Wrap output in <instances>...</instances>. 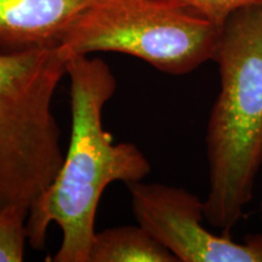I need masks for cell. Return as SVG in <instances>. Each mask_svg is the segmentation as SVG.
I'll list each match as a JSON object with an SVG mask.
<instances>
[{
	"label": "cell",
	"instance_id": "obj_1",
	"mask_svg": "<svg viewBox=\"0 0 262 262\" xmlns=\"http://www.w3.org/2000/svg\"><path fill=\"white\" fill-rule=\"evenodd\" d=\"M66 68L71 80L70 145L55 179L29 208L26 228L29 245L41 250L48 229L55 224L62 241L52 261L89 262L104 189L118 181H142L150 172V164L136 145L116 143L104 130L103 108L117 89L110 66L86 55L68 58Z\"/></svg>",
	"mask_w": 262,
	"mask_h": 262
},
{
	"label": "cell",
	"instance_id": "obj_2",
	"mask_svg": "<svg viewBox=\"0 0 262 262\" xmlns=\"http://www.w3.org/2000/svg\"><path fill=\"white\" fill-rule=\"evenodd\" d=\"M220 91L206 127L205 220L226 235L254 195L262 165V3L229 15L214 60Z\"/></svg>",
	"mask_w": 262,
	"mask_h": 262
},
{
	"label": "cell",
	"instance_id": "obj_3",
	"mask_svg": "<svg viewBox=\"0 0 262 262\" xmlns=\"http://www.w3.org/2000/svg\"><path fill=\"white\" fill-rule=\"evenodd\" d=\"M66 74L58 48L0 51V211L31 208L61 168L52 102Z\"/></svg>",
	"mask_w": 262,
	"mask_h": 262
},
{
	"label": "cell",
	"instance_id": "obj_4",
	"mask_svg": "<svg viewBox=\"0 0 262 262\" xmlns=\"http://www.w3.org/2000/svg\"><path fill=\"white\" fill-rule=\"evenodd\" d=\"M220 28L181 0H96L61 40L67 61L94 52L130 55L170 75L214 60Z\"/></svg>",
	"mask_w": 262,
	"mask_h": 262
},
{
	"label": "cell",
	"instance_id": "obj_5",
	"mask_svg": "<svg viewBox=\"0 0 262 262\" xmlns=\"http://www.w3.org/2000/svg\"><path fill=\"white\" fill-rule=\"evenodd\" d=\"M127 187L137 225L178 262H262V233L249 235L243 244L211 233L203 226L204 201L185 188L141 181Z\"/></svg>",
	"mask_w": 262,
	"mask_h": 262
},
{
	"label": "cell",
	"instance_id": "obj_6",
	"mask_svg": "<svg viewBox=\"0 0 262 262\" xmlns=\"http://www.w3.org/2000/svg\"><path fill=\"white\" fill-rule=\"evenodd\" d=\"M96 0H0V51L58 48Z\"/></svg>",
	"mask_w": 262,
	"mask_h": 262
},
{
	"label": "cell",
	"instance_id": "obj_7",
	"mask_svg": "<svg viewBox=\"0 0 262 262\" xmlns=\"http://www.w3.org/2000/svg\"><path fill=\"white\" fill-rule=\"evenodd\" d=\"M89 262H178V258L137 225L96 232Z\"/></svg>",
	"mask_w": 262,
	"mask_h": 262
},
{
	"label": "cell",
	"instance_id": "obj_8",
	"mask_svg": "<svg viewBox=\"0 0 262 262\" xmlns=\"http://www.w3.org/2000/svg\"><path fill=\"white\" fill-rule=\"evenodd\" d=\"M29 209L12 205L0 211V262L25 260Z\"/></svg>",
	"mask_w": 262,
	"mask_h": 262
},
{
	"label": "cell",
	"instance_id": "obj_9",
	"mask_svg": "<svg viewBox=\"0 0 262 262\" xmlns=\"http://www.w3.org/2000/svg\"><path fill=\"white\" fill-rule=\"evenodd\" d=\"M186 4L202 12L206 18L210 19L212 24L222 27L225 21L237 10L245 6L258 4L262 0H181Z\"/></svg>",
	"mask_w": 262,
	"mask_h": 262
},
{
	"label": "cell",
	"instance_id": "obj_10",
	"mask_svg": "<svg viewBox=\"0 0 262 262\" xmlns=\"http://www.w3.org/2000/svg\"><path fill=\"white\" fill-rule=\"evenodd\" d=\"M260 211H261V222H262V196H261V203H260Z\"/></svg>",
	"mask_w": 262,
	"mask_h": 262
}]
</instances>
